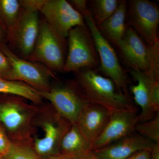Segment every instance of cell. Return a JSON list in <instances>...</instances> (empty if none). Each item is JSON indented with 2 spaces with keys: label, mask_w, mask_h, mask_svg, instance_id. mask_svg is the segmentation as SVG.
Here are the masks:
<instances>
[{
  "label": "cell",
  "mask_w": 159,
  "mask_h": 159,
  "mask_svg": "<svg viewBox=\"0 0 159 159\" xmlns=\"http://www.w3.org/2000/svg\"><path fill=\"white\" fill-rule=\"evenodd\" d=\"M150 105L155 113L159 111V80L154 84L150 96Z\"/></svg>",
  "instance_id": "26"
},
{
  "label": "cell",
  "mask_w": 159,
  "mask_h": 159,
  "mask_svg": "<svg viewBox=\"0 0 159 159\" xmlns=\"http://www.w3.org/2000/svg\"><path fill=\"white\" fill-rule=\"evenodd\" d=\"M14 95L0 97V125L12 143L32 147L37 133L34 121L38 105Z\"/></svg>",
  "instance_id": "1"
},
{
  "label": "cell",
  "mask_w": 159,
  "mask_h": 159,
  "mask_svg": "<svg viewBox=\"0 0 159 159\" xmlns=\"http://www.w3.org/2000/svg\"><path fill=\"white\" fill-rule=\"evenodd\" d=\"M11 145V142L6 131L0 125V158H2L9 152Z\"/></svg>",
  "instance_id": "25"
},
{
  "label": "cell",
  "mask_w": 159,
  "mask_h": 159,
  "mask_svg": "<svg viewBox=\"0 0 159 159\" xmlns=\"http://www.w3.org/2000/svg\"><path fill=\"white\" fill-rule=\"evenodd\" d=\"M135 131L155 143H159V113L146 122H139Z\"/></svg>",
  "instance_id": "22"
},
{
  "label": "cell",
  "mask_w": 159,
  "mask_h": 159,
  "mask_svg": "<svg viewBox=\"0 0 159 159\" xmlns=\"http://www.w3.org/2000/svg\"><path fill=\"white\" fill-rule=\"evenodd\" d=\"M68 2L81 14L89 8L87 4L88 2L86 0H70Z\"/></svg>",
  "instance_id": "28"
},
{
  "label": "cell",
  "mask_w": 159,
  "mask_h": 159,
  "mask_svg": "<svg viewBox=\"0 0 159 159\" xmlns=\"http://www.w3.org/2000/svg\"><path fill=\"white\" fill-rule=\"evenodd\" d=\"M81 15L93 38L100 59V66L97 70L110 78L119 90L129 96L126 72L120 64L113 47L99 31L90 9L89 8Z\"/></svg>",
  "instance_id": "7"
},
{
  "label": "cell",
  "mask_w": 159,
  "mask_h": 159,
  "mask_svg": "<svg viewBox=\"0 0 159 159\" xmlns=\"http://www.w3.org/2000/svg\"><path fill=\"white\" fill-rule=\"evenodd\" d=\"M0 94L18 96L36 105L43 103L39 91L25 83L0 78Z\"/></svg>",
  "instance_id": "19"
},
{
  "label": "cell",
  "mask_w": 159,
  "mask_h": 159,
  "mask_svg": "<svg viewBox=\"0 0 159 159\" xmlns=\"http://www.w3.org/2000/svg\"><path fill=\"white\" fill-rule=\"evenodd\" d=\"M48 0H20L22 7L40 11Z\"/></svg>",
  "instance_id": "27"
},
{
  "label": "cell",
  "mask_w": 159,
  "mask_h": 159,
  "mask_svg": "<svg viewBox=\"0 0 159 159\" xmlns=\"http://www.w3.org/2000/svg\"><path fill=\"white\" fill-rule=\"evenodd\" d=\"M44 159H77L74 157L71 156L66 155L58 154L54 155L51 156L46 158Z\"/></svg>",
  "instance_id": "32"
},
{
  "label": "cell",
  "mask_w": 159,
  "mask_h": 159,
  "mask_svg": "<svg viewBox=\"0 0 159 159\" xmlns=\"http://www.w3.org/2000/svg\"><path fill=\"white\" fill-rule=\"evenodd\" d=\"M131 76L137 81L136 85L130 87L136 103L140 107L141 111L138 115L139 122H146L155 116V113L150 105V96L154 84L157 80L150 75L139 70L131 69Z\"/></svg>",
  "instance_id": "16"
},
{
  "label": "cell",
  "mask_w": 159,
  "mask_h": 159,
  "mask_svg": "<svg viewBox=\"0 0 159 159\" xmlns=\"http://www.w3.org/2000/svg\"><path fill=\"white\" fill-rule=\"evenodd\" d=\"M74 74L75 82L89 102L111 112L135 108L129 96L119 90L112 80L102 76L97 70L82 69Z\"/></svg>",
  "instance_id": "2"
},
{
  "label": "cell",
  "mask_w": 159,
  "mask_h": 159,
  "mask_svg": "<svg viewBox=\"0 0 159 159\" xmlns=\"http://www.w3.org/2000/svg\"><path fill=\"white\" fill-rule=\"evenodd\" d=\"M56 81L50 90L39 92L43 99L49 101L57 113L74 124L77 123L81 111L88 102L74 80Z\"/></svg>",
  "instance_id": "8"
},
{
  "label": "cell",
  "mask_w": 159,
  "mask_h": 159,
  "mask_svg": "<svg viewBox=\"0 0 159 159\" xmlns=\"http://www.w3.org/2000/svg\"><path fill=\"white\" fill-rule=\"evenodd\" d=\"M12 71V66L9 58L0 50V78L8 80Z\"/></svg>",
  "instance_id": "24"
},
{
  "label": "cell",
  "mask_w": 159,
  "mask_h": 159,
  "mask_svg": "<svg viewBox=\"0 0 159 159\" xmlns=\"http://www.w3.org/2000/svg\"><path fill=\"white\" fill-rule=\"evenodd\" d=\"M111 112L103 107L89 102L83 108L76 123L91 144L102 132Z\"/></svg>",
  "instance_id": "15"
},
{
  "label": "cell",
  "mask_w": 159,
  "mask_h": 159,
  "mask_svg": "<svg viewBox=\"0 0 159 159\" xmlns=\"http://www.w3.org/2000/svg\"><path fill=\"white\" fill-rule=\"evenodd\" d=\"M92 151V144L83 134L77 123L72 124L61 140L59 154L85 159L89 156Z\"/></svg>",
  "instance_id": "18"
},
{
  "label": "cell",
  "mask_w": 159,
  "mask_h": 159,
  "mask_svg": "<svg viewBox=\"0 0 159 159\" xmlns=\"http://www.w3.org/2000/svg\"><path fill=\"white\" fill-rule=\"evenodd\" d=\"M127 20V1H119L118 8L113 14L100 25L99 31L107 40L117 47L123 38L128 24Z\"/></svg>",
  "instance_id": "17"
},
{
  "label": "cell",
  "mask_w": 159,
  "mask_h": 159,
  "mask_svg": "<svg viewBox=\"0 0 159 159\" xmlns=\"http://www.w3.org/2000/svg\"><path fill=\"white\" fill-rule=\"evenodd\" d=\"M67 51L66 39L54 31L43 18L40 20L33 51L26 60L42 64L53 72L63 73Z\"/></svg>",
  "instance_id": "5"
},
{
  "label": "cell",
  "mask_w": 159,
  "mask_h": 159,
  "mask_svg": "<svg viewBox=\"0 0 159 159\" xmlns=\"http://www.w3.org/2000/svg\"><path fill=\"white\" fill-rule=\"evenodd\" d=\"M21 10L20 0H0V20L8 30L17 21Z\"/></svg>",
  "instance_id": "21"
},
{
  "label": "cell",
  "mask_w": 159,
  "mask_h": 159,
  "mask_svg": "<svg viewBox=\"0 0 159 159\" xmlns=\"http://www.w3.org/2000/svg\"><path fill=\"white\" fill-rule=\"evenodd\" d=\"M39 11L22 7L17 21L8 30L7 45L15 54L27 59L31 54L38 35Z\"/></svg>",
  "instance_id": "10"
},
{
  "label": "cell",
  "mask_w": 159,
  "mask_h": 159,
  "mask_svg": "<svg viewBox=\"0 0 159 159\" xmlns=\"http://www.w3.org/2000/svg\"><path fill=\"white\" fill-rule=\"evenodd\" d=\"M34 123L43 134V137L35 136L33 139L32 147L39 157L44 159L59 154L61 140L72 124L60 116L51 103L43 102L38 105Z\"/></svg>",
  "instance_id": "3"
},
{
  "label": "cell",
  "mask_w": 159,
  "mask_h": 159,
  "mask_svg": "<svg viewBox=\"0 0 159 159\" xmlns=\"http://www.w3.org/2000/svg\"><path fill=\"white\" fill-rule=\"evenodd\" d=\"M127 20L128 25L147 45L159 41V9L156 4L148 0L128 1Z\"/></svg>",
  "instance_id": "11"
},
{
  "label": "cell",
  "mask_w": 159,
  "mask_h": 159,
  "mask_svg": "<svg viewBox=\"0 0 159 159\" xmlns=\"http://www.w3.org/2000/svg\"><path fill=\"white\" fill-rule=\"evenodd\" d=\"M67 39L68 51L63 73H74L82 69L99 68V55L93 38L86 24L71 29Z\"/></svg>",
  "instance_id": "6"
},
{
  "label": "cell",
  "mask_w": 159,
  "mask_h": 159,
  "mask_svg": "<svg viewBox=\"0 0 159 159\" xmlns=\"http://www.w3.org/2000/svg\"><path fill=\"white\" fill-rule=\"evenodd\" d=\"M39 12L50 27L66 39L71 29L86 24L82 15L66 0H48Z\"/></svg>",
  "instance_id": "12"
},
{
  "label": "cell",
  "mask_w": 159,
  "mask_h": 159,
  "mask_svg": "<svg viewBox=\"0 0 159 159\" xmlns=\"http://www.w3.org/2000/svg\"><path fill=\"white\" fill-rule=\"evenodd\" d=\"M125 64L159 79V41L148 46L128 24L117 47Z\"/></svg>",
  "instance_id": "4"
},
{
  "label": "cell",
  "mask_w": 159,
  "mask_h": 159,
  "mask_svg": "<svg viewBox=\"0 0 159 159\" xmlns=\"http://www.w3.org/2000/svg\"><path fill=\"white\" fill-rule=\"evenodd\" d=\"M89 3L93 18L98 27L113 14L119 0H93Z\"/></svg>",
  "instance_id": "20"
},
{
  "label": "cell",
  "mask_w": 159,
  "mask_h": 159,
  "mask_svg": "<svg viewBox=\"0 0 159 159\" xmlns=\"http://www.w3.org/2000/svg\"><path fill=\"white\" fill-rule=\"evenodd\" d=\"M151 151L145 150L138 152L126 159H149Z\"/></svg>",
  "instance_id": "30"
},
{
  "label": "cell",
  "mask_w": 159,
  "mask_h": 159,
  "mask_svg": "<svg viewBox=\"0 0 159 159\" xmlns=\"http://www.w3.org/2000/svg\"></svg>",
  "instance_id": "33"
},
{
  "label": "cell",
  "mask_w": 159,
  "mask_h": 159,
  "mask_svg": "<svg viewBox=\"0 0 159 159\" xmlns=\"http://www.w3.org/2000/svg\"><path fill=\"white\" fill-rule=\"evenodd\" d=\"M2 159H41L33 147L11 142V148Z\"/></svg>",
  "instance_id": "23"
},
{
  "label": "cell",
  "mask_w": 159,
  "mask_h": 159,
  "mask_svg": "<svg viewBox=\"0 0 159 159\" xmlns=\"http://www.w3.org/2000/svg\"><path fill=\"white\" fill-rule=\"evenodd\" d=\"M8 29L0 20V45L7 44Z\"/></svg>",
  "instance_id": "29"
},
{
  "label": "cell",
  "mask_w": 159,
  "mask_h": 159,
  "mask_svg": "<svg viewBox=\"0 0 159 159\" xmlns=\"http://www.w3.org/2000/svg\"><path fill=\"white\" fill-rule=\"evenodd\" d=\"M0 50L9 58L12 66L9 80L25 83L39 92L50 90L51 80L57 79L54 72L42 64L18 57L7 45H0Z\"/></svg>",
  "instance_id": "9"
},
{
  "label": "cell",
  "mask_w": 159,
  "mask_h": 159,
  "mask_svg": "<svg viewBox=\"0 0 159 159\" xmlns=\"http://www.w3.org/2000/svg\"><path fill=\"white\" fill-rule=\"evenodd\" d=\"M149 159H159V143H156L150 152Z\"/></svg>",
  "instance_id": "31"
},
{
  "label": "cell",
  "mask_w": 159,
  "mask_h": 159,
  "mask_svg": "<svg viewBox=\"0 0 159 159\" xmlns=\"http://www.w3.org/2000/svg\"><path fill=\"white\" fill-rule=\"evenodd\" d=\"M155 143L134 132L99 149L92 151L90 159H126L141 151H151Z\"/></svg>",
  "instance_id": "14"
},
{
  "label": "cell",
  "mask_w": 159,
  "mask_h": 159,
  "mask_svg": "<svg viewBox=\"0 0 159 159\" xmlns=\"http://www.w3.org/2000/svg\"><path fill=\"white\" fill-rule=\"evenodd\" d=\"M136 108L112 112L107 124L92 143V150L102 148L135 132L139 123Z\"/></svg>",
  "instance_id": "13"
}]
</instances>
